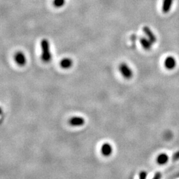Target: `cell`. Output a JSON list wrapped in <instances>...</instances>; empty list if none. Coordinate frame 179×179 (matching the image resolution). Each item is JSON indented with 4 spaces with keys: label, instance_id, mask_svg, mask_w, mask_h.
I'll use <instances>...</instances> for the list:
<instances>
[{
    "label": "cell",
    "instance_id": "obj_7",
    "mask_svg": "<svg viewBox=\"0 0 179 179\" xmlns=\"http://www.w3.org/2000/svg\"><path fill=\"white\" fill-rule=\"evenodd\" d=\"M112 151H113L112 146L109 143H105L102 145V146H101V152L102 153L103 155L105 157H108L112 153Z\"/></svg>",
    "mask_w": 179,
    "mask_h": 179
},
{
    "label": "cell",
    "instance_id": "obj_8",
    "mask_svg": "<svg viewBox=\"0 0 179 179\" xmlns=\"http://www.w3.org/2000/svg\"><path fill=\"white\" fill-rule=\"evenodd\" d=\"M139 42L141 47L146 51H149L152 48L153 43L147 37H141L139 39Z\"/></svg>",
    "mask_w": 179,
    "mask_h": 179
},
{
    "label": "cell",
    "instance_id": "obj_10",
    "mask_svg": "<svg viewBox=\"0 0 179 179\" xmlns=\"http://www.w3.org/2000/svg\"><path fill=\"white\" fill-rule=\"evenodd\" d=\"M173 0H163L162 4V11L164 13H167L171 10Z\"/></svg>",
    "mask_w": 179,
    "mask_h": 179
},
{
    "label": "cell",
    "instance_id": "obj_3",
    "mask_svg": "<svg viewBox=\"0 0 179 179\" xmlns=\"http://www.w3.org/2000/svg\"><path fill=\"white\" fill-rule=\"evenodd\" d=\"M14 60L19 66L23 67L27 63V58L25 55L21 51H18L14 55Z\"/></svg>",
    "mask_w": 179,
    "mask_h": 179
},
{
    "label": "cell",
    "instance_id": "obj_5",
    "mask_svg": "<svg viewBox=\"0 0 179 179\" xmlns=\"http://www.w3.org/2000/svg\"><path fill=\"white\" fill-rule=\"evenodd\" d=\"M143 31L145 35L147 36V37L153 43V44H154L157 42V36L153 33V32L151 31V29L147 26H145L143 27Z\"/></svg>",
    "mask_w": 179,
    "mask_h": 179
},
{
    "label": "cell",
    "instance_id": "obj_14",
    "mask_svg": "<svg viewBox=\"0 0 179 179\" xmlns=\"http://www.w3.org/2000/svg\"><path fill=\"white\" fill-rule=\"evenodd\" d=\"M179 160V151L176 152L175 153H174L173 155V161H176Z\"/></svg>",
    "mask_w": 179,
    "mask_h": 179
},
{
    "label": "cell",
    "instance_id": "obj_13",
    "mask_svg": "<svg viewBox=\"0 0 179 179\" xmlns=\"http://www.w3.org/2000/svg\"><path fill=\"white\" fill-rule=\"evenodd\" d=\"M147 174L145 171H141L139 174V179H146Z\"/></svg>",
    "mask_w": 179,
    "mask_h": 179
},
{
    "label": "cell",
    "instance_id": "obj_2",
    "mask_svg": "<svg viewBox=\"0 0 179 179\" xmlns=\"http://www.w3.org/2000/svg\"><path fill=\"white\" fill-rule=\"evenodd\" d=\"M119 70L125 79H131L133 75V70L129 65L125 63H121L119 65Z\"/></svg>",
    "mask_w": 179,
    "mask_h": 179
},
{
    "label": "cell",
    "instance_id": "obj_9",
    "mask_svg": "<svg viewBox=\"0 0 179 179\" xmlns=\"http://www.w3.org/2000/svg\"><path fill=\"white\" fill-rule=\"evenodd\" d=\"M73 65V60L68 57L64 58L60 60V66L62 68L64 69H68L70 68Z\"/></svg>",
    "mask_w": 179,
    "mask_h": 179
},
{
    "label": "cell",
    "instance_id": "obj_1",
    "mask_svg": "<svg viewBox=\"0 0 179 179\" xmlns=\"http://www.w3.org/2000/svg\"><path fill=\"white\" fill-rule=\"evenodd\" d=\"M40 48H41L40 59L44 63H49L52 59L49 40L47 39H43L40 41Z\"/></svg>",
    "mask_w": 179,
    "mask_h": 179
},
{
    "label": "cell",
    "instance_id": "obj_11",
    "mask_svg": "<svg viewBox=\"0 0 179 179\" xmlns=\"http://www.w3.org/2000/svg\"><path fill=\"white\" fill-rule=\"evenodd\" d=\"M169 160V157L167 154L161 153L158 154L157 158V162L160 165H164L167 163Z\"/></svg>",
    "mask_w": 179,
    "mask_h": 179
},
{
    "label": "cell",
    "instance_id": "obj_12",
    "mask_svg": "<svg viewBox=\"0 0 179 179\" xmlns=\"http://www.w3.org/2000/svg\"><path fill=\"white\" fill-rule=\"evenodd\" d=\"M66 0H53V6L56 8H60L64 6Z\"/></svg>",
    "mask_w": 179,
    "mask_h": 179
},
{
    "label": "cell",
    "instance_id": "obj_4",
    "mask_svg": "<svg viewBox=\"0 0 179 179\" xmlns=\"http://www.w3.org/2000/svg\"><path fill=\"white\" fill-rule=\"evenodd\" d=\"M164 66L167 70H171L176 68L177 60L172 56H169L166 57L164 61Z\"/></svg>",
    "mask_w": 179,
    "mask_h": 179
},
{
    "label": "cell",
    "instance_id": "obj_15",
    "mask_svg": "<svg viewBox=\"0 0 179 179\" xmlns=\"http://www.w3.org/2000/svg\"><path fill=\"white\" fill-rule=\"evenodd\" d=\"M161 177H162L161 173L159 172H157L155 173V174H154L152 179H161Z\"/></svg>",
    "mask_w": 179,
    "mask_h": 179
},
{
    "label": "cell",
    "instance_id": "obj_6",
    "mask_svg": "<svg viewBox=\"0 0 179 179\" xmlns=\"http://www.w3.org/2000/svg\"><path fill=\"white\" fill-rule=\"evenodd\" d=\"M69 123L72 126H82L85 123V120L82 117H72L69 120Z\"/></svg>",
    "mask_w": 179,
    "mask_h": 179
}]
</instances>
